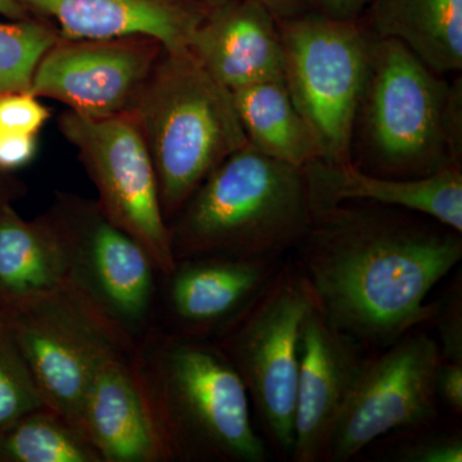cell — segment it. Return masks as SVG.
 <instances>
[{"instance_id":"cell-4","label":"cell","mask_w":462,"mask_h":462,"mask_svg":"<svg viewBox=\"0 0 462 462\" xmlns=\"http://www.w3.org/2000/svg\"><path fill=\"white\" fill-rule=\"evenodd\" d=\"M129 115L153 163L167 225L216 167L248 144L233 93L188 47L163 50Z\"/></svg>"},{"instance_id":"cell-32","label":"cell","mask_w":462,"mask_h":462,"mask_svg":"<svg viewBox=\"0 0 462 462\" xmlns=\"http://www.w3.org/2000/svg\"><path fill=\"white\" fill-rule=\"evenodd\" d=\"M23 182L16 180L12 173L0 172V205L14 203L23 196Z\"/></svg>"},{"instance_id":"cell-20","label":"cell","mask_w":462,"mask_h":462,"mask_svg":"<svg viewBox=\"0 0 462 462\" xmlns=\"http://www.w3.org/2000/svg\"><path fill=\"white\" fill-rule=\"evenodd\" d=\"M369 29L402 42L439 75L462 69V0H373Z\"/></svg>"},{"instance_id":"cell-23","label":"cell","mask_w":462,"mask_h":462,"mask_svg":"<svg viewBox=\"0 0 462 462\" xmlns=\"http://www.w3.org/2000/svg\"><path fill=\"white\" fill-rule=\"evenodd\" d=\"M60 38L39 18L0 23V96L29 91L39 60Z\"/></svg>"},{"instance_id":"cell-6","label":"cell","mask_w":462,"mask_h":462,"mask_svg":"<svg viewBox=\"0 0 462 462\" xmlns=\"http://www.w3.org/2000/svg\"><path fill=\"white\" fill-rule=\"evenodd\" d=\"M316 307L311 288L285 258L257 296L212 338L236 367L273 452L287 460L294 442L300 340Z\"/></svg>"},{"instance_id":"cell-28","label":"cell","mask_w":462,"mask_h":462,"mask_svg":"<svg viewBox=\"0 0 462 462\" xmlns=\"http://www.w3.org/2000/svg\"><path fill=\"white\" fill-rule=\"evenodd\" d=\"M38 152V135L0 132V172L14 173L32 163Z\"/></svg>"},{"instance_id":"cell-1","label":"cell","mask_w":462,"mask_h":462,"mask_svg":"<svg viewBox=\"0 0 462 462\" xmlns=\"http://www.w3.org/2000/svg\"><path fill=\"white\" fill-rule=\"evenodd\" d=\"M461 234L409 209L346 202L315 212L291 261L327 320L374 352L433 320L427 298L461 263Z\"/></svg>"},{"instance_id":"cell-7","label":"cell","mask_w":462,"mask_h":462,"mask_svg":"<svg viewBox=\"0 0 462 462\" xmlns=\"http://www.w3.org/2000/svg\"><path fill=\"white\" fill-rule=\"evenodd\" d=\"M278 25L284 83L314 135L319 160L354 162L356 120L375 35L360 18L339 20L315 9Z\"/></svg>"},{"instance_id":"cell-22","label":"cell","mask_w":462,"mask_h":462,"mask_svg":"<svg viewBox=\"0 0 462 462\" xmlns=\"http://www.w3.org/2000/svg\"><path fill=\"white\" fill-rule=\"evenodd\" d=\"M0 462L103 461L83 431L44 407L0 433Z\"/></svg>"},{"instance_id":"cell-33","label":"cell","mask_w":462,"mask_h":462,"mask_svg":"<svg viewBox=\"0 0 462 462\" xmlns=\"http://www.w3.org/2000/svg\"><path fill=\"white\" fill-rule=\"evenodd\" d=\"M0 16L9 21H21L32 17L16 0H0Z\"/></svg>"},{"instance_id":"cell-10","label":"cell","mask_w":462,"mask_h":462,"mask_svg":"<svg viewBox=\"0 0 462 462\" xmlns=\"http://www.w3.org/2000/svg\"><path fill=\"white\" fill-rule=\"evenodd\" d=\"M58 129L78 151L103 214L145 249L161 276L171 273L176 261L156 173L132 116L91 118L67 109Z\"/></svg>"},{"instance_id":"cell-19","label":"cell","mask_w":462,"mask_h":462,"mask_svg":"<svg viewBox=\"0 0 462 462\" xmlns=\"http://www.w3.org/2000/svg\"><path fill=\"white\" fill-rule=\"evenodd\" d=\"M62 240L47 212L27 221L0 205V305L67 285Z\"/></svg>"},{"instance_id":"cell-14","label":"cell","mask_w":462,"mask_h":462,"mask_svg":"<svg viewBox=\"0 0 462 462\" xmlns=\"http://www.w3.org/2000/svg\"><path fill=\"white\" fill-rule=\"evenodd\" d=\"M284 258L205 256L176 263L165 300L173 333L212 339L257 296Z\"/></svg>"},{"instance_id":"cell-29","label":"cell","mask_w":462,"mask_h":462,"mask_svg":"<svg viewBox=\"0 0 462 462\" xmlns=\"http://www.w3.org/2000/svg\"><path fill=\"white\" fill-rule=\"evenodd\" d=\"M437 397L454 415L462 413V363L443 361L437 374Z\"/></svg>"},{"instance_id":"cell-26","label":"cell","mask_w":462,"mask_h":462,"mask_svg":"<svg viewBox=\"0 0 462 462\" xmlns=\"http://www.w3.org/2000/svg\"><path fill=\"white\" fill-rule=\"evenodd\" d=\"M393 460L401 462H461L460 433H427L410 436L394 451Z\"/></svg>"},{"instance_id":"cell-27","label":"cell","mask_w":462,"mask_h":462,"mask_svg":"<svg viewBox=\"0 0 462 462\" xmlns=\"http://www.w3.org/2000/svg\"><path fill=\"white\" fill-rule=\"evenodd\" d=\"M431 321H437L438 346L442 360L462 363L461 281L449 289L443 300L438 302L437 314Z\"/></svg>"},{"instance_id":"cell-24","label":"cell","mask_w":462,"mask_h":462,"mask_svg":"<svg viewBox=\"0 0 462 462\" xmlns=\"http://www.w3.org/2000/svg\"><path fill=\"white\" fill-rule=\"evenodd\" d=\"M48 407L25 358L0 319V433L26 416Z\"/></svg>"},{"instance_id":"cell-2","label":"cell","mask_w":462,"mask_h":462,"mask_svg":"<svg viewBox=\"0 0 462 462\" xmlns=\"http://www.w3.org/2000/svg\"><path fill=\"white\" fill-rule=\"evenodd\" d=\"M132 360L172 461L267 460L245 383L211 339L151 329Z\"/></svg>"},{"instance_id":"cell-11","label":"cell","mask_w":462,"mask_h":462,"mask_svg":"<svg viewBox=\"0 0 462 462\" xmlns=\"http://www.w3.org/2000/svg\"><path fill=\"white\" fill-rule=\"evenodd\" d=\"M440 363L437 340L419 328L365 356L325 461L352 460L380 437L433 424Z\"/></svg>"},{"instance_id":"cell-8","label":"cell","mask_w":462,"mask_h":462,"mask_svg":"<svg viewBox=\"0 0 462 462\" xmlns=\"http://www.w3.org/2000/svg\"><path fill=\"white\" fill-rule=\"evenodd\" d=\"M0 319L47 406L84 433L94 374L107 358L133 354L134 346L69 285L0 305Z\"/></svg>"},{"instance_id":"cell-12","label":"cell","mask_w":462,"mask_h":462,"mask_svg":"<svg viewBox=\"0 0 462 462\" xmlns=\"http://www.w3.org/2000/svg\"><path fill=\"white\" fill-rule=\"evenodd\" d=\"M163 50L144 35L60 38L39 60L29 91L85 117L129 114Z\"/></svg>"},{"instance_id":"cell-5","label":"cell","mask_w":462,"mask_h":462,"mask_svg":"<svg viewBox=\"0 0 462 462\" xmlns=\"http://www.w3.org/2000/svg\"><path fill=\"white\" fill-rule=\"evenodd\" d=\"M357 124L365 171L419 179L461 166V78L449 83L402 42L375 36Z\"/></svg>"},{"instance_id":"cell-17","label":"cell","mask_w":462,"mask_h":462,"mask_svg":"<svg viewBox=\"0 0 462 462\" xmlns=\"http://www.w3.org/2000/svg\"><path fill=\"white\" fill-rule=\"evenodd\" d=\"M62 39L144 35L167 50L187 48L208 9L191 0H16Z\"/></svg>"},{"instance_id":"cell-30","label":"cell","mask_w":462,"mask_h":462,"mask_svg":"<svg viewBox=\"0 0 462 462\" xmlns=\"http://www.w3.org/2000/svg\"><path fill=\"white\" fill-rule=\"evenodd\" d=\"M373 0H315L322 14L339 20H356L369 8Z\"/></svg>"},{"instance_id":"cell-18","label":"cell","mask_w":462,"mask_h":462,"mask_svg":"<svg viewBox=\"0 0 462 462\" xmlns=\"http://www.w3.org/2000/svg\"><path fill=\"white\" fill-rule=\"evenodd\" d=\"M312 214L346 202H367L418 212L462 233L461 166L419 179L387 178L354 162L314 160L303 167Z\"/></svg>"},{"instance_id":"cell-31","label":"cell","mask_w":462,"mask_h":462,"mask_svg":"<svg viewBox=\"0 0 462 462\" xmlns=\"http://www.w3.org/2000/svg\"><path fill=\"white\" fill-rule=\"evenodd\" d=\"M278 21L289 20L312 11L315 0H258Z\"/></svg>"},{"instance_id":"cell-25","label":"cell","mask_w":462,"mask_h":462,"mask_svg":"<svg viewBox=\"0 0 462 462\" xmlns=\"http://www.w3.org/2000/svg\"><path fill=\"white\" fill-rule=\"evenodd\" d=\"M51 111L30 91L0 96V132L38 135L50 121Z\"/></svg>"},{"instance_id":"cell-3","label":"cell","mask_w":462,"mask_h":462,"mask_svg":"<svg viewBox=\"0 0 462 462\" xmlns=\"http://www.w3.org/2000/svg\"><path fill=\"white\" fill-rule=\"evenodd\" d=\"M305 173L247 144L194 190L169 223L176 263L187 258H284L312 224Z\"/></svg>"},{"instance_id":"cell-13","label":"cell","mask_w":462,"mask_h":462,"mask_svg":"<svg viewBox=\"0 0 462 462\" xmlns=\"http://www.w3.org/2000/svg\"><path fill=\"white\" fill-rule=\"evenodd\" d=\"M364 346L327 320L315 307L300 340L294 442L291 460L320 462L363 367Z\"/></svg>"},{"instance_id":"cell-9","label":"cell","mask_w":462,"mask_h":462,"mask_svg":"<svg viewBox=\"0 0 462 462\" xmlns=\"http://www.w3.org/2000/svg\"><path fill=\"white\" fill-rule=\"evenodd\" d=\"M47 215L65 249L67 285L135 348L151 330L160 275L153 261L97 200L57 193Z\"/></svg>"},{"instance_id":"cell-15","label":"cell","mask_w":462,"mask_h":462,"mask_svg":"<svg viewBox=\"0 0 462 462\" xmlns=\"http://www.w3.org/2000/svg\"><path fill=\"white\" fill-rule=\"evenodd\" d=\"M188 50L231 91L284 80L278 20L258 0H230L209 9L191 33Z\"/></svg>"},{"instance_id":"cell-21","label":"cell","mask_w":462,"mask_h":462,"mask_svg":"<svg viewBox=\"0 0 462 462\" xmlns=\"http://www.w3.org/2000/svg\"><path fill=\"white\" fill-rule=\"evenodd\" d=\"M231 93L251 147L300 169L320 158L314 135L284 80L249 85Z\"/></svg>"},{"instance_id":"cell-16","label":"cell","mask_w":462,"mask_h":462,"mask_svg":"<svg viewBox=\"0 0 462 462\" xmlns=\"http://www.w3.org/2000/svg\"><path fill=\"white\" fill-rule=\"evenodd\" d=\"M132 355L103 361L85 398V436L103 462L172 461Z\"/></svg>"},{"instance_id":"cell-34","label":"cell","mask_w":462,"mask_h":462,"mask_svg":"<svg viewBox=\"0 0 462 462\" xmlns=\"http://www.w3.org/2000/svg\"><path fill=\"white\" fill-rule=\"evenodd\" d=\"M191 2L197 3V5H202L206 9H212L223 5L225 3L230 2V0H191Z\"/></svg>"}]
</instances>
